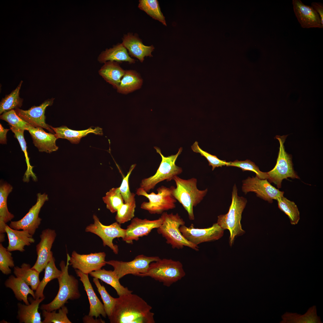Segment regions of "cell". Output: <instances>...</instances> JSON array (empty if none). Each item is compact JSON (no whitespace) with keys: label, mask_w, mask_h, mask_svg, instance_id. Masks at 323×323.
I'll return each mask as SVG.
<instances>
[{"label":"cell","mask_w":323,"mask_h":323,"mask_svg":"<svg viewBox=\"0 0 323 323\" xmlns=\"http://www.w3.org/2000/svg\"><path fill=\"white\" fill-rule=\"evenodd\" d=\"M152 309L140 296L130 293L116 298L114 308L108 318L111 323H154Z\"/></svg>","instance_id":"1"},{"label":"cell","mask_w":323,"mask_h":323,"mask_svg":"<svg viewBox=\"0 0 323 323\" xmlns=\"http://www.w3.org/2000/svg\"><path fill=\"white\" fill-rule=\"evenodd\" d=\"M70 258L69 255L67 254L66 263L63 260L60 262L59 265L62 273L57 279L59 284L58 292L51 302L41 306L40 308L42 310L48 311L57 310L64 306L68 300H74L80 298L79 281L74 276L68 273Z\"/></svg>","instance_id":"2"},{"label":"cell","mask_w":323,"mask_h":323,"mask_svg":"<svg viewBox=\"0 0 323 323\" xmlns=\"http://www.w3.org/2000/svg\"><path fill=\"white\" fill-rule=\"evenodd\" d=\"M173 180L176 183V187L171 186L170 188L172 195L187 211L189 219L194 220V207L203 200L208 189L199 190L197 187V179L195 178L185 179L176 176Z\"/></svg>","instance_id":"3"},{"label":"cell","mask_w":323,"mask_h":323,"mask_svg":"<svg viewBox=\"0 0 323 323\" xmlns=\"http://www.w3.org/2000/svg\"><path fill=\"white\" fill-rule=\"evenodd\" d=\"M182 263L171 259H160L151 263L147 271L136 276L149 277L169 287L182 279L185 275Z\"/></svg>","instance_id":"4"},{"label":"cell","mask_w":323,"mask_h":323,"mask_svg":"<svg viewBox=\"0 0 323 323\" xmlns=\"http://www.w3.org/2000/svg\"><path fill=\"white\" fill-rule=\"evenodd\" d=\"M247 202L246 198L238 196L237 189L234 185L232 192L231 203L228 212L225 214L218 216V224L224 230L228 229L230 232L229 240L231 246L233 245L236 237L245 233L242 228L240 221Z\"/></svg>","instance_id":"5"},{"label":"cell","mask_w":323,"mask_h":323,"mask_svg":"<svg viewBox=\"0 0 323 323\" xmlns=\"http://www.w3.org/2000/svg\"><path fill=\"white\" fill-rule=\"evenodd\" d=\"M161 217L163 222L157 228V231L165 238L167 243L174 249H180L187 246L196 251L199 250L198 246L187 240L180 231V227L185 225V222L178 213L168 214L164 212Z\"/></svg>","instance_id":"6"},{"label":"cell","mask_w":323,"mask_h":323,"mask_svg":"<svg viewBox=\"0 0 323 323\" xmlns=\"http://www.w3.org/2000/svg\"><path fill=\"white\" fill-rule=\"evenodd\" d=\"M154 148L161 156L162 161L156 173L152 176L142 179L141 182L140 187L147 192L153 189L159 183L165 180L167 182L173 180L175 176L182 172V168L175 164L178 156L182 151V147L179 149L176 154L167 157L162 153L160 148L157 147Z\"/></svg>","instance_id":"7"},{"label":"cell","mask_w":323,"mask_h":323,"mask_svg":"<svg viewBox=\"0 0 323 323\" xmlns=\"http://www.w3.org/2000/svg\"><path fill=\"white\" fill-rule=\"evenodd\" d=\"M157 191V194L153 192L148 194L140 187L137 190L136 194L144 196L149 200L148 202L142 203L141 208L151 214H160L165 211L176 208L177 200L172 195L170 188L162 185L158 188Z\"/></svg>","instance_id":"8"},{"label":"cell","mask_w":323,"mask_h":323,"mask_svg":"<svg viewBox=\"0 0 323 323\" xmlns=\"http://www.w3.org/2000/svg\"><path fill=\"white\" fill-rule=\"evenodd\" d=\"M287 135H277L276 138L279 142L280 147L277 163L274 167L267 172L269 182L273 183L278 188L281 187L283 179L287 178L299 179L293 167L291 156L285 151L284 143Z\"/></svg>","instance_id":"9"},{"label":"cell","mask_w":323,"mask_h":323,"mask_svg":"<svg viewBox=\"0 0 323 323\" xmlns=\"http://www.w3.org/2000/svg\"><path fill=\"white\" fill-rule=\"evenodd\" d=\"M93 218L94 223L87 226L85 231L94 233L98 236L102 240L104 246H107L112 249L115 254L118 252V246L113 243L116 238H122L126 235V229L121 228V224L117 222L106 226L102 224L97 216L94 214Z\"/></svg>","instance_id":"10"},{"label":"cell","mask_w":323,"mask_h":323,"mask_svg":"<svg viewBox=\"0 0 323 323\" xmlns=\"http://www.w3.org/2000/svg\"><path fill=\"white\" fill-rule=\"evenodd\" d=\"M160 259L158 256H147L140 255L129 261L111 260L106 261V263L113 267V271L120 279L128 274L136 276L138 274L146 272L151 263Z\"/></svg>","instance_id":"11"},{"label":"cell","mask_w":323,"mask_h":323,"mask_svg":"<svg viewBox=\"0 0 323 323\" xmlns=\"http://www.w3.org/2000/svg\"><path fill=\"white\" fill-rule=\"evenodd\" d=\"M48 199L47 194L45 193H38L36 204L30 208L22 219L18 221H11L9 226L15 229L27 231L33 235L39 228L42 220L39 216L41 208Z\"/></svg>","instance_id":"12"},{"label":"cell","mask_w":323,"mask_h":323,"mask_svg":"<svg viewBox=\"0 0 323 323\" xmlns=\"http://www.w3.org/2000/svg\"><path fill=\"white\" fill-rule=\"evenodd\" d=\"M179 230L187 240L198 246L203 243L220 239L223 236L224 230L216 223L211 227L204 228H195L193 224L189 227L184 225L180 227Z\"/></svg>","instance_id":"13"},{"label":"cell","mask_w":323,"mask_h":323,"mask_svg":"<svg viewBox=\"0 0 323 323\" xmlns=\"http://www.w3.org/2000/svg\"><path fill=\"white\" fill-rule=\"evenodd\" d=\"M242 189L245 194L254 192L257 196L270 203L272 202L273 199L283 196L284 193L271 185L267 179H261L257 176L249 177L243 180Z\"/></svg>","instance_id":"14"},{"label":"cell","mask_w":323,"mask_h":323,"mask_svg":"<svg viewBox=\"0 0 323 323\" xmlns=\"http://www.w3.org/2000/svg\"><path fill=\"white\" fill-rule=\"evenodd\" d=\"M106 256L104 252L81 255L74 251L70 257L69 265L74 269L88 275L93 271L101 269L106 265Z\"/></svg>","instance_id":"15"},{"label":"cell","mask_w":323,"mask_h":323,"mask_svg":"<svg viewBox=\"0 0 323 323\" xmlns=\"http://www.w3.org/2000/svg\"><path fill=\"white\" fill-rule=\"evenodd\" d=\"M56 236L55 230L48 228L42 231L40 240L36 246L37 258L32 269L40 273L44 269L53 257L51 249Z\"/></svg>","instance_id":"16"},{"label":"cell","mask_w":323,"mask_h":323,"mask_svg":"<svg viewBox=\"0 0 323 323\" xmlns=\"http://www.w3.org/2000/svg\"><path fill=\"white\" fill-rule=\"evenodd\" d=\"M162 222L161 217L153 220L134 218L127 227L126 235L122 240L127 243L132 244L133 240L137 241L140 237L147 235L153 229L158 228Z\"/></svg>","instance_id":"17"},{"label":"cell","mask_w":323,"mask_h":323,"mask_svg":"<svg viewBox=\"0 0 323 323\" xmlns=\"http://www.w3.org/2000/svg\"><path fill=\"white\" fill-rule=\"evenodd\" d=\"M54 99L45 100L39 106H33L28 110L19 108L14 109L17 115L22 120L34 127L45 128L50 132L54 133L50 126L45 123V115L46 108L53 103Z\"/></svg>","instance_id":"18"},{"label":"cell","mask_w":323,"mask_h":323,"mask_svg":"<svg viewBox=\"0 0 323 323\" xmlns=\"http://www.w3.org/2000/svg\"><path fill=\"white\" fill-rule=\"evenodd\" d=\"M292 4L294 13L302 27L323 28L319 15L312 6L305 5L300 0H293Z\"/></svg>","instance_id":"19"},{"label":"cell","mask_w":323,"mask_h":323,"mask_svg":"<svg viewBox=\"0 0 323 323\" xmlns=\"http://www.w3.org/2000/svg\"><path fill=\"white\" fill-rule=\"evenodd\" d=\"M27 130L30 134L33 144L39 152L50 153L58 150V147L56 144L57 139L55 134L46 132L42 128L34 127L30 124Z\"/></svg>","instance_id":"20"},{"label":"cell","mask_w":323,"mask_h":323,"mask_svg":"<svg viewBox=\"0 0 323 323\" xmlns=\"http://www.w3.org/2000/svg\"><path fill=\"white\" fill-rule=\"evenodd\" d=\"M122 44L127 49L129 54L132 57L138 59L142 62L145 57H152V52L154 47L153 45L150 46L144 45L142 41L136 34L128 33L124 35Z\"/></svg>","instance_id":"21"},{"label":"cell","mask_w":323,"mask_h":323,"mask_svg":"<svg viewBox=\"0 0 323 323\" xmlns=\"http://www.w3.org/2000/svg\"><path fill=\"white\" fill-rule=\"evenodd\" d=\"M75 272L82 283L84 290L86 292L90 304L89 315L94 316L96 318L101 315L106 318L107 316L103 304L99 299L95 292L91 283L88 275L85 274L80 270L76 269Z\"/></svg>","instance_id":"22"},{"label":"cell","mask_w":323,"mask_h":323,"mask_svg":"<svg viewBox=\"0 0 323 323\" xmlns=\"http://www.w3.org/2000/svg\"><path fill=\"white\" fill-rule=\"evenodd\" d=\"M5 230L8 239L7 249L10 252L18 251L23 252L25 246H30L35 241L33 235L27 231L15 229L7 225Z\"/></svg>","instance_id":"23"},{"label":"cell","mask_w":323,"mask_h":323,"mask_svg":"<svg viewBox=\"0 0 323 323\" xmlns=\"http://www.w3.org/2000/svg\"><path fill=\"white\" fill-rule=\"evenodd\" d=\"M45 297L33 299L28 298L30 304L28 305L19 303L17 304V318L20 323H42L40 313L38 311L39 304Z\"/></svg>","instance_id":"24"},{"label":"cell","mask_w":323,"mask_h":323,"mask_svg":"<svg viewBox=\"0 0 323 323\" xmlns=\"http://www.w3.org/2000/svg\"><path fill=\"white\" fill-rule=\"evenodd\" d=\"M50 127L54 132L57 139H66L72 144H78L82 137L90 133L99 135L103 134L102 128L98 127H91L86 129L82 130H73L65 126L58 127H54L50 126Z\"/></svg>","instance_id":"25"},{"label":"cell","mask_w":323,"mask_h":323,"mask_svg":"<svg viewBox=\"0 0 323 323\" xmlns=\"http://www.w3.org/2000/svg\"><path fill=\"white\" fill-rule=\"evenodd\" d=\"M4 285L6 287L12 290L17 300L23 301L25 304H30L28 298V294H31L33 298H35L33 290L20 278L11 275L6 279Z\"/></svg>","instance_id":"26"},{"label":"cell","mask_w":323,"mask_h":323,"mask_svg":"<svg viewBox=\"0 0 323 323\" xmlns=\"http://www.w3.org/2000/svg\"><path fill=\"white\" fill-rule=\"evenodd\" d=\"M125 72L118 63L111 61L104 63L98 71L104 80L116 89L118 86Z\"/></svg>","instance_id":"27"},{"label":"cell","mask_w":323,"mask_h":323,"mask_svg":"<svg viewBox=\"0 0 323 323\" xmlns=\"http://www.w3.org/2000/svg\"><path fill=\"white\" fill-rule=\"evenodd\" d=\"M97 60L101 63L108 61L118 63L126 62L130 64L135 62V60L129 56L127 49L122 43H118L112 48L102 51L98 57Z\"/></svg>","instance_id":"28"},{"label":"cell","mask_w":323,"mask_h":323,"mask_svg":"<svg viewBox=\"0 0 323 323\" xmlns=\"http://www.w3.org/2000/svg\"><path fill=\"white\" fill-rule=\"evenodd\" d=\"M13 189L9 184L3 183L0 186V233H6L7 223L11 221L14 216L10 212L7 205V197Z\"/></svg>","instance_id":"29"},{"label":"cell","mask_w":323,"mask_h":323,"mask_svg":"<svg viewBox=\"0 0 323 323\" xmlns=\"http://www.w3.org/2000/svg\"><path fill=\"white\" fill-rule=\"evenodd\" d=\"M89 274L91 277L100 279L112 287L119 296L132 292V291L129 290L128 288L121 285L119 279L113 271L100 269L93 271Z\"/></svg>","instance_id":"30"},{"label":"cell","mask_w":323,"mask_h":323,"mask_svg":"<svg viewBox=\"0 0 323 323\" xmlns=\"http://www.w3.org/2000/svg\"><path fill=\"white\" fill-rule=\"evenodd\" d=\"M142 84V79L136 71L132 70H125L116 89L119 93L127 94L140 88Z\"/></svg>","instance_id":"31"},{"label":"cell","mask_w":323,"mask_h":323,"mask_svg":"<svg viewBox=\"0 0 323 323\" xmlns=\"http://www.w3.org/2000/svg\"><path fill=\"white\" fill-rule=\"evenodd\" d=\"M13 273L16 277L20 278L33 290H36L40 282L39 276L40 272L32 269L30 264L23 263L20 267H13Z\"/></svg>","instance_id":"32"},{"label":"cell","mask_w":323,"mask_h":323,"mask_svg":"<svg viewBox=\"0 0 323 323\" xmlns=\"http://www.w3.org/2000/svg\"><path fill=\"white\" fill-rule=\"evenodd\" d=\"M283 323H320L322 322L317 315L316 307L313 306L310 308L303 315L295 313H285L281 316Z\"/></svg>","instance_id":"33"},{"label":"cell","mask_w":323,"mask_h":323,"mask_svg":"<svg viewBox=\"0 0 323 323\" xmlns=\"http://www.w3.org/2000/svg\"><path fill=\"white\" fill-rule=\"evenodd\" d=\"M44 276L35 292V299L45 297L43 291L47 284L51 281L57 279L61 275L62 272L58 269L55 264V259L53 257L48 263L45 269Z\"/></svg>","instance_id":"34"},{"label":"cell","mask_w":323,"mask_h":323,"mask_svg":"<svg viewBox=\"0 0 323 323\" xmlns=\"http://www.w3.org/2000/svg\"><path fill=\"white\" fill-rule=\"evenodd\" d=\"M22 82L21 81L15 89L2 99L0 103V114L22 106L23 100L19 97V94Z\"/></svg>","instance_id":"35"},{"label":"cell","mask_w":323,"mask_h":323,"mask_svg":"<svg viewBox=\"0 0 323 323\" xmlns=\"http://www.w3.org/2000/svg\"><path fill=\"white\" fill-rule=\"evenodd\" d=\"M135 196V194L131 193L128 201L124 202L117 211L115 219L119 223H124L134 217L136 206Z\"/></svg>","instance_id":"36"},{"label":"cell","mask_w":323,"mask_h":323,"mask_svg":"<svg viewBox=\"0 0 323 323\" xmlns=\"http://www.w3.org/2000/svg\"><path fill=\"white\" fill-rule=\"evenodd\" d=\"M275 200L278 202V208L288 216L291 224H298L300 218V213L295 203L284 196L278 197Z\"/></svg>","instance_id":"37"},{"label":"cell","mask_w":323,"mask_h":323,"mask_svg":"<svg viewBox=\"0 0 323 323\" xmlns=\"http://www.w3.org/2000/svg\"><path fill=\"white\" fill-rule=\"evenodd\" d=\"M138 7L145 12L153 19L167 26L165 18L161 12L158 1L157 0H140Z\"/></svg>","instance_id":"38"},{"label":"cell","mask_w":323,"mask_h":323,"mask_svg":"<svg viewBox=\"0 0 323 323\" xmlns=\"http://www.w3.org/2000/svg\"><path fill=\"white\" fill-rule=\"evenodd\" d=\"M10 127V129L14 133L15 137L19 141L25 158L27 169L24 175L23 180L24 182H28L29 181L30 178L31 177L34 181H36L37 180V178L36 174L33 171V166H32L30 164L29 158L27 151L26 143L24 136V131L18 130Z\"/></svg>","instance_id":"39"},{"label":"cell","mask_w":323,"mask_h":323,"mask_svg":"<svg viewBox=\"0 0 323 323\" xmlns=\"http://www.w3.org/2000/svg\"><path fill=\"white\" fill-rule=\"evenodd\" d=\"M102 199L106 208L112 213L117 212L124 203L119 187L110 189Z\"/></svg>","instance_id":"40"},{"label":"cell","mask_w":323,"mask_h":323,"mask_svg":"<svg viewBox=\"0 0 323 323\" xmlns=\"http://www.w3.org/2000/svg\"><path fill=\"white\" fill-rule=\"evenodd\" d=\"M58 310V312H56V310L51 311L42 310L44 318L42 323H71L67 316V308L64 305Z\"/></svg>","instance_id":"41"},{"label":"cell","mask_w":323,"mask_h":323,"mask_svg":"<svg viewBox=\"0 0 323 323\" xmlns=\"http://www.w3.org/2000/svg\"><path fill=\"white\" fill-rule=\"evenodd\" d=\"M93 281L96 286L103 302L104 308L109 318L112 314L115 306L116 298L112 297L108 293L105 287L100 284L99 279L94 278Z\"/></svg>","instance_id":"42"},{"label":"cell","mask_w":323,"mask_h":323,"mask_svg":"<svg viewBox=\"0 0 323 323\" xmlns=\"http://www.w3.org/2000/svg\"><path fill=\"white\" fill-rule=\"evenodd\" d=\"M0 118L8 123L10 127L18 130H27L30 125L20 118L14 109L4 112L0 115Z\"/></svg>","instance_id":"43"},{"label":"cell","mask_w":323,"mask_h":323,"mask_svg":"<svg viewBox=\"0 0 323 323\" xmlns=\"http://www.w3.org/2000/svg\"><path fill=\"white\" fill-rule=\"evenodd\" d=\"M227 166H234L240 168L243 171H250L255 172L256 176L261 179H268V175L267 172L260 171L259 167L250 160L245 161L236 160L233 162H228Z\"/></svg>","instance_id":"44"},{"label":"cell","mask_w":323,"mask_h":323,"mask_svg":"<svg viewBox=\"0 0 323 323\" xmlns=\"http://www.w3.org/2000/svg\"><path fill=\"white\" fill-rule=\"evenodd\" d=\"M11 252L0 243V270L4 275H8L11 272L10 268L15 266L14 261Z\"/></svg>","instance_id":"45"},{"label":"cell","mask_w":323,"mask_h":323,"mask_svg":"<svg viewBox=\"0 0 323 323\" xmlns=\"http://www.w3.org/2000/svg\"><path fill=\"white\" fill-rule=\"evenodd\" d=\"M191 148L194 152L199 153L202 156L205 158L208 162L209 165L212 167V170L216 167H222L223 166L226 165L228 164V162L226 160H221L216 156L211 155L203 150L199 147L198 142L197 141H195L191 146Z\"/></svg>","instance_id":"46"},{"label":"cell","mask_w":323,"mask_h":323,"mask_svg":"<svg viewBox=\"0 0 323 323\" xmlns=\"http://www.w3.org/2000/svg\"><path fill=\"white\" fill-rule=\"evenodd\" d=\"M136 165V164H133L131 166L127 175L123 178L121 186L119 187L123 197L124 202H126L128 201L131 194L129 188V178L130 174Z\"/></svg>","instance_id":"47"},{"label":"cell","mask_w":323,"mask_h":323,"mask_svg":"<svg viewBox=\"0 0 323 323\" xmlns=\"http://www.w3.org/2000/svg\"><path fill=\"white\" fill-rule=\"evenodd\" d=\"M311 6L319 15L321 24L323 25V5L320 2H313Z\"/></svg>","instance_id":"48"},{"label":"cell","mask_w":323,"mask_h":323,"mask_svg":"<svg viewBox=\"0 0 323 323\" xmlns=\"http://www.w3.org/2000/svg\"><path fill=\"white\" fill-rule=\"evenodd\" d=\"M83 321L84 323H104V321L101 319H94L93 316L87 315H85L83 318Z\"/></svg>","instance_id":"49"},{"label":"cell","mask_w":323,"mask_h":323,"mask_svg":"<svg viewBox=\"0 0 323 323\" xmlns=\"http://www.w3.org/2000/svg\"><path fill=\"white\" fill-rule=\"evenodd\" d=\"M9 129H4L2 126L1 124H0V143L1 144H6L7 143L6 135L7 132Z\"/></svg>","instance_id":"50"},{"label":"cell","mask_w":323,"mask_h":323,"mask_svg":"<svg viewBox=\"0 0 323 323\" xmlns=\"http://www.w3.org/2000/svg\"><path fill=\"white\" fill-rule=\"evenodd\" d=\"M5 240V234L4 233H0V242L2 243Z\"/></svg>","instance_id":"51"}]
</instances>
